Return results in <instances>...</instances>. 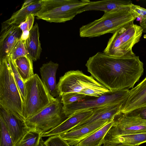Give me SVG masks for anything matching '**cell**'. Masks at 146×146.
<instances>
[{"label": "cell", "mask_w": 146, "mask_h": 146, "mask_svg": "<svg viewBox=\"0 0 146 146\" xmlns=\"http://www.w3.org/2000/svg\"><path fill=\"white\" fill-rule=\"evenodd\" d=\"M58 66V64L50 61L43 64L40 69L41 80L54 98L59 95L56 80V73Z\"/></svg>", "instance_id": "obj_17"}, {"label": "cell", "mask_w": 146, "mask_h": 146, "mask_svg": "<svg viewBox=\"0 0 146 146\" xmlns=\"http://www.w3.org/2000/svg\"><path fill=\"white\" fill-rule=\"evenodd\" d=\"M0 122V146H15L6 125L1 117Z\"/></svg>", "instance_id": "obj_26"}, {"label": "cell", "mask_w": 146, "mask_h": 146, "mask_svg": "<svg viewBox=\"0 0 146 146\" xmlns=\"http://www.w3.org/2000/svg\"><path fill=\"white\" fill-rule=\"evenodd\" d=\"M85 65L91 76L110 90L133 88L144 71L143 62L132 51L119 57L98 52Z\"/></svg>", "instance_id": "obj_1"}, {"label": "cell", "mask_w": 146, "mask_h": 146, "mask_svg": "<svg viewBox=\"0 0 146 146\" xmlns=\"http://www.w3.org/2000/svg\"><path fill=\"white\" fill-rule=\"evenodd\" d=\"M114 123L113 120L110 121L88 137L74 146H101L105 136Z\"/></svg>", "instance_id": "obj_22"}, {"label": "cell", "mask_w": 146, "mask_h": 146, "mask_svg": "<svg viewBox=\"0 0 146 146\" xmlns=\"http://www.w3.org/2000/svg\"><path fill=\"white\" fill-rule=\"evenodd\" d=\"M100 19L96 20L79 29L81 37L92 38L115 31L124 26L134 21L131 6L104 12Z\"/></svg>", "instance_id": "obj_2"}, {"label": "cell", "mask_w": 146, "mask_h": 146, "mask_svg": "<svg viewBox=\"0 0 146 146\" xmlns=\"http://www.w3.org/2000/svg\"><path fill=\"white\" fill-rule=\"evenodd\" d=\"M143 33L140 25L133 21L122 27L109 39L103 52L111 56H122L132 50L133 46L140 41Z\"/></svg>", "instance_id": "obj_6"}, {"label": "cell", "mask_w": 146, "mask_h": 146, "mask_svg": "<svg viewBox=\"0 0 146 146\" xmlns=\"http://www.w3.org/2000/svg\"><path fill=\"white\" fill-rule=\"evenodd\" d=\"M0 105L25 121L24 103L7 58L0 60Z\"/></svg>", "instance_id": "obj_3"}, {"label": "cell", "mask_w": 146, "mask_h": 146, "mask_svg": "<svg viewBox=\"0 0 146 146\" xmlns=\"http://www.w3.org/2000/svg\"><path fill=\"white\" fill-rule=\"evenodd\" d=\"M42 0H37L33 3L14 12L11 17L6 20L9 23L19 26L25 21L27 17L31 14L34 15L40 9L42 6Z\"/></svg>", "instance_id": "obj_20"}, {"label": "cell", "mask_w": 146, "mask_h": 146, "mask_svg": "<svg viewBox=\"0 0 146 146\" xmlns=\"http://www.w3.org/2000/svg\"><path fill=\"white\" fill-rule=\"evenodd\" d=\"M111 121H98L74 130H70L60 135L70 145L74 146Z\"/></svg>", "instance_id": "obj_16"}, {"label": "cell", "mask_w": 146, "mask_h": 146, "mask_svg": "<svg viewBox=\"0 0 146 146\" xmlns=\"http://www.w3.org/2000/svg\"><path fill=\"white\" fill-rule=\"evenodd\" d=\"M129 91L128 89L110 90L101 96L94 99L63 105L62 112L66 117H68L74 113L80 110L123 104L127 98Z\"/></svg>", "instance_id": "obj_8"}, {"label": "cell", "mask_w": 146, "mask_h": 146, "mask_svg": "<svg viewBox=\"0 0 146 146\" xmlns=\"http://www.w3.org/2000/svg\"><path fill=\"white\" fill-rule=\"evenodd\" d=\"M104 86L92 76H87L79 70H70L61 77L57 84L60 97L63 94L79 93L84 89Z\"/></svg>", "instance_id": "obj_9"}, {"label": "cell", "mask_w": 146, "mask_h": 146, "mask_svg": "<svg viewBox=\"0 0 146 146\" xmlns=\"http://www.w3.org/2000/svg\"><path fill=\"white\" fill-rule=\"evenodd\" d=\"M104 141L121 143L131 146H138L146 142V131L105 137Z\"/></svg>", "instance_id": "obj_21"}, {"label": "cell", "mask_w": 146, "mask_h": 146, "mask_svg": "<svg viewBox=\"0 0 146 146\" xmlns=\"http://www.w3.org/2000/svg\"><path fill=\"white\" fill-rule=\"evenodd\" d=\"M62 103L61 101L56 98L44 108L26 119L25 122L28 129H35L42 133L58 125L66 117L62 112Z\"/></svg>", "instance_id": "obj_7"}, {"label": "cell", "mask_w": 146, "mask_h": 146, "mask_svg": "<svg viewBox=\"0 0 146 146\" xmlns=\"http://www.w3.org/2000/svg\"><path fill=\"white\" fill-rule=\"evenodd\" d=\"M41 7L34 15L37 19L62 23L72 20L89 0H42Z\"/></svg>", "instance_id": "obj_4"}, {"label": "cell", "mask_w": 146, "mask_h": 146, "mask_svg": "<svg viewBox=\"0 0 146 146\" xmlns=\"http://www.w3.org/2000/svg\"><path fill=\"white\" fill-rule=\"evenodd\" d=\"M130 0H104L95 1H90V3L81 9L78 14L89 11H109L130 6L132 3Z\"/></svg>", "instance_id": "obj_18"}, {"label": "cell", "mask_w": 146, "mask_h": 146, "mask_svg": "<svg viewBox=\"0 0 146 146\" xmlns=\"http://www.w3.org/2000/svg\"><path fill=\"white\" fill-rule=\"evenodd\" d=\"M42 133L35 129H29L15 146H39Z\"/></svg>", "instance_id": "obj_24"}, {"label": "cell", "mask_w": 146, "mask_h": 146, "mask_svg": "<svg viewBox=\"0 0 146 146\" xmlns=\"http://www.w3.org/2000/svg\"><path fill=\"white\" fill-rule=\"evenodd\" d=\"M131 8L132 14L135 19L140 18V21L146 19V9L132 3Z\"/></svg>", "instance_id": "obj_32"}, {"label": "cell", "mask_w": 146, "mask_h": 146, "mask_svg": "<svg viewBox=\"0 0 146 146\" xmlns=\"http://www.w3.org/2000/svg\"><path fill=\"white\" fill-rule=\"evenodd\" d=\"M22 31L18 26L6 21L2 23L0 33V60L7 58L20 39Z\"/></svg>", "instance_id": "obj_11"}, {"label": "cell", "mask_w": 146, "mask_h": 146, "mask_svg": "<svg viewBox=\"0 0 146 146\" xmlns=\"http://www.w3.org/2000/svg\"><path fill=\"white\" fill-rule=\"evenodd\" d=\"M146 106V77L135 88L129 90L123 103L121 112H128Z\"/></svg>", "instance_id": "obj_15"}, {"label": "cell", "mask_w": 146, "mask_h": 146, "mask_svg": "<svg viewBox=\"0 0 146 146\" xmlns=\"http://www.w3.org/2000/svg\"><path fill=\"white\" fill-rule=\"evenodd\" d=\"M123 104L110 105L93 109V113L90 117L71 130H74L99 121L113 120L115 116L121 111Z\"/></svg>", "instance_id": "obj_12"}, {"label": "cell", "mask_w": 146, "mask_h": 146, "mask_svg": "<svg viewBox=\"0 0 146 146\" xmlns=\"http://www.w3.org/2000/svg\"><path fill=\"white\" fill-rule=\"evenodd\" d=\"M27 55L24 41L20 39L13 47L9 56L14 61L19 58L25 56Z\"/></svg>", "instance_id": "obj_28"}, {"label": "cell", "mask_w": 146, "mask_h": 146, "mask_svg": "<svg viewBox=\"0 0 146 146\" xmlns=\"http://www.w3.org/2000/svg\"><path fill=\"white\" fill-rule=\"evenodd\" d=\"M140 25L143 29V33H146V19L140 21Z\"/></svg>", "instance_id": "obj_36"}, {"label": "cell", "mask_w": 146, "mask_h": 146, "mask_svg": "<svg viewBox=\"0 0 146 146\" xmlns=\"http://www.w3.org/2000/svg\"><path fill=\"white\" fill-rule=\"evenodd\" d=\"M7 58L24 104L26 97L25 82L17 70V66L14 60L9 56Z\"/></svg>", "instance_id": "obj_25"}, {"label": "cell", "mask_w": 146, "mask_h": 146, "mask_svg": "<svg viewBox=\"0 0 146 146\" xmlns=\"http://www.w3.org/2000/svg\"><path fill=\"white\" fill-rule=\"evenodd\" d=\"M37 0H27L22 4L21 8L29 6L35 2Z\"/></svg>", "instance_id": "obj_35"}, {"label": "cell", "mask_w": 146, "mask_h": 146, "mask_svg": "<svg viewBox=\"0 0 146 146\" xmlns=\"http://www.w3.org/2000/svg\"><path fill=\"white\" fill-rule=\"evenodd\" d=\"M110 90L104 86L92 87L84 89L78 93L84 94L86 96H90L97 98L107 93Z\"/></svg>", "instance_id": "obj_30"}, {"label": "cell", "mask_w": 146, "mask_h": 146, "mask_svg": "<svg viewBox=\"0 0 146 146\" xmlns=\"http://www.w3.org/2000/svg\"><path fill=\"white\" fill-rule=\"evenodd\" d=\"M14 61L17 70L24 82L34 75L33 60L27 55L19 58Z\"/></svg>", "instance_id": "obj_23"}, {"label": "cell", "mask_w": 146, "mask_h": 146, "mask_svg": "<svg viewBox=\"0 0 146 146\" xmlns=\"http://www.w3.org/2000/svg\"><path fill=\"white\" fill-rule=\"evenodd\" d=\"M26 97L24 114L25 120L44 108L54 100L37 74L25 82Z\"/></svg>", "instance_id": "obj_5"}, {"label": "cell", "mask_w": 146, "mask_h": 146, "mask_svg": "<svg viewBox=\"0 0 146 146\" xmlns=\"http://www.w3.org/2000/svg\"><path fill=\"white\" fill-rule=\"evenodd\" d=\"M113 126L105 137L137 133L146 131V121L130 112L121 111L115 116Z\"/></svg>", "instance_id": "obj_10"}, {"label": "cell", "mask_w": 146, "mask_h": 146, "mask_svg": "<svg viewBox=\"0 0 146 146\" xmlns=\"http://www.w3.org/2000/svg\"><path fill=\"white\" fill-rule=\"evenodd\" d=\"M27 55L33 61L40 58L42 51L39 40V32L38 24L36 23L30 31L28 38L24 41Z\"/></svg>", "instance_id": "obj_19"}, {"label": "cell", "mask_w": 146, "mask_h": 146, "mask_svg": "<svg viewBox=\"0 0 146 146\" xmlns=\"http://www.w3.org/2000/svg\"><path fill=\"white\" fill-rule=\"evenodd\" d=\"M35 17L34 14L30 15L18 26L22 31L21 40L25 41L28 37L30 31L33 26Z\"/></svg>", "instance_id": "obj_27"}, {"label": "cell", "mask_w": 146, "mask_h": 146, "mask_svg": "<svg viewBox=\"0 0 146 146\" xmlns=\"http://www.w3.org/2000/svg\"><path fill=\"white\" fill-rule=\"evenodd\" d=\"M44 143L46 146H71L60 135L50 136Z\"/></svg>", "instance_id": "obj_31"}, {"label": "cell", "mask_w": 146, "mask_h": 146, "mask_svg": "<svg viewBox=\"0 0 146 146\" xmlns=\"http://www.w3.org/2000/svg\"><path fill=\"white\" fill-rule=\"evenodd\" d=\"M0 117L6 125L16 146L28 128L25 121L20 119L2 107H0Z\"/></svg>", "instance_id": "obj_14"}, {"label": "cell", "mask_w": 146, "mask_h": 146, "mask_svg": "<svg viewBox=\"0 0 146 146\" xmlns=\"http://www.w3.org/2000/svg\"><path fill=\"white\" fill-rule=\"evenodd\" d=\"M130 112L133 115L146 121V106L135 109Z\"/></svg>", "instance_id": "obj_33"}, {"label": "cell", "mask_w": 146, "mask_h": 146, "mask_svg": "<svg viewBox=\"0 0 146 146\" xmlns=\"http://www.w3.org/2000/svg\"><path fill=\"white\" fill-rule=\"evenodd\" d=\"M93 109H88L76 111L65 119L55 128L42 134V137H50L60 135L68 132L78 124L90 117L93 113Z\"/></svg>", "instance_id": "obj_13"}, {"label": "cell", "mask_w": 146, "mask_h": 146, "mask_svg": "<svg viewBox=\"0 0 146 146\" xmlns=\"http://www.w3.org/2000/svg\"><path fill=\"white\" fill-rule=\"evenodd\" d=\"M102 146H131L121 143L104 141Z\"/></svg>", "instance_id": "obj_34"}, {"label": "cell", "mask_w": 146, "mask_h": 146, "mask_svg": "<svg viewBox=\"0 0 146 146\" xmlns=\"http://www.w3.org/2000/svg\"><path fill=\"white\" fill-rule=\"evenodd\" d=\"M86 96L76 92H70L62 94L60 97L63 105L71 104L79 101Z\"/></svg>", "instance_id": "obj_29"}, {"label": "cell", "mask_w": 146, "mask_h": 146, "mask_svg": "<svg viewBox=\"0 0 146 146\" xmlns=\"http://www.w3.org/2000/svg\"><path fill=\"white\" fill-rule=\"evenodd\" d=\"M39 146H46L44 143V141L42 140V138L40 139Z\"/></svg>", "instance_id": "obj_37"}]
</instances>
